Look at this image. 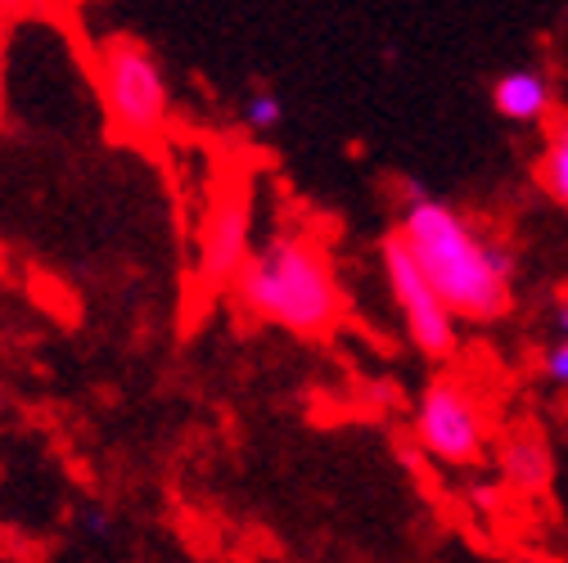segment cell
Returning <instances> with one entry per match:
<instances>
[{
  "mask_svg": "<svg viewBox=\"0 0 568 563\" xmlns=\"http://www.w3.org/2000/svg\"><path fill=\"white\" fill-rule=\"evenodd\" d=\"M397 235L460 320H501L515 307L510 248L478 231L452 203L410 194Z\"/></svg>",
  "mask_w": 568,
  "mask_h": 563,
  "instance_id": "obj_1",
  "label": "cell"
},
{
  "mask_svg": "<svg viewBox=\"0 0 568 563\" xmlns=\"http://www.w3.org/2000/svg\"><path fill=\"white\" fill-rule=\"evenodd\" d=\"M487 410L460 379H438L424 388L415 410V442L443 464H474L487 451Z\"/></svg>",
  "mask_w": 568,
  "mask_h": 563,
  "instance_id": "obj_5",
  "label": "cell"
},
{
  "mask_svg": "<svg viewBox=\"0 0 568 563\" xmlns=\"http://www.w3.org/2000/svg\"><path fill=\"white\" fill-rule=\"evenodd\" d=\"M231 289L248 316L303 338L329 334L343 316L334 262L325 244L303 231H275L271 239H262Z\"/></svg>",
  "mask_w": 568,
  "mask_h": 563,
  "instance_id": "obj_2",
  "label": "cell"
},
{
  "mask_svg": "<svg viewBox=\"0 0 568 563\" xmlns=\"http://www.w3.org/2000/svg\"><path fill=\"white\" fill-rule=\"evenodd\" d=\"M82 528H87L91 536H100V541H104V536L113 532V519H109V514L95 505V510H87V514H82Z\"/></svg>",
  "mask_w": 568,
  "mask_h": 563,
  "instance_id": "obj_12",
  "label": "cell"
},
{
  "mask_svg": "<svg viewBox=\"0 0 568 563\" xmlns=\"http://www.w3.org/2000/svg\"><path fill=\"white\" fill-rule=\"evenodd\" d=\"M95 78H100V100L118 135L126 140H159L172 117V95L163 63L154 59L150 45H140L131 37H109L95 59Z\"/></svg>",
  "mask_w": 568,
  "mask_h": 563,
  "instance_id": "obj_3",
  "label": "cell"
},
{
  "mask_svg": "<svg viewBox=\"0 0 568 563\" xmlns=\"http://www.w3.org/2000/svg\"><path fill=\"white\" fill-rule=\"evenodd\" d=\"M555 325H559V334H568V298H559V307H555Z\"/></svg>",
  "mask_w": 568,
  "mask_h": 563,
  "instance_id": "obj_13",
  "label": "cell"
},
{
  "mask_svg": "<svg viewBox=\"0 0 568 563\" xmlns=\"http://www.w3.org/2000/svg\"><path fill=\"white\" fill-rule=\"evenodd\" d=\"M19 10V0H0V19H6V14H14Z\"/></svg>",
  "mask_w": 568,
  "mask_h": 563,
  "instance_id": "obj_14",
  "label": "cell"
},
{
  "mask_svg": "<svg viewBox=\"0 0 568 563\" xmlns=\"http://www.w3.org/2000/svg\"><path fill=\"white\" fill-rule=\"evenodd\" d=\"M537 185L550 203L568 207V113H559L546 131V150L537 163Z\"/></svg>",
  "mask_w": 568,
  "mask_h": 563,
  "instance_id": "obj_9",
  "label": "cell"
},
{
  "mask_svg": "<svg viewBox=\"0 0 568 563\" xmlns=\"http://www.w3.org/2000/svg\"><path fill=\"white\" fill-rule=\"evenodd\" d=\"M501 473L510 487H524V491H537L550 482V447L537 429H515L506 442H501Z\"/></svg>",
  "mask_w": 568,
  "mask_h": 563,
  "instance_id": "obj_8",
  "label": "cell"
},
{
  "mask_svg": "<svg viewBox=\"0 0 568 563\" xmlns=\"http://www.w3.org/2000/svg\"><path fill=\"white\" fill-rule=\"evenodd\" d=\"M491 109L506 122H519V126L546 122L550 109H555L550 78L541 73V68H510V73H501L491 86Z\"/></svg>",
  "mask_w": 568,
  "mask_h": 563,
  "instance_id": "obj_7",
  "label": "cell"
},
{
  "mask_svg": "<svg viewBox=\"0 0 568 563\" xmlns=\"http://www.w3.org/2000/svg\"><path fill=\"white\" fill-rule=\"evenodd\" d=\"M379 257H384L388 294H393V303H397V311L406 320L410 342L424 351V357H438V361L452 357V351H456V320L460 316L447 307V298L438 294L434 279L424 275V266L415 262V253L406 248V239L402 235L384 239Z\"/></svg>",
  "mask_w": 568,
  "mask_h": 563,
  "instance_id": "obj_4",
  "label": "cell"
},
{
  "mask_svg": "<svg viewBox=\"0 0 568 563\" xmlns=\"http://www.w3.org/2000/svg\"><path fill=\"white\" fill-rule=\"evenodd\" d=\"M244 122H248V131H257V135L275 131V126L284 122V104H280V95H275V91H253V95L244 100Z\"/></svg>",
  "mask_w": 568,
  "mask_h": 563,
  "instance_id": "obj_10",
  "label": "cell"
},
{
  "mask_svg": "<svg viewBox=\"0 0 568 563\" xmlns=\"http://www.w3.org/2000/svg\"><path fill=\"white\" fill-rule=\"evenodd\" d=\"M248 253H253V203L244 190L231 185L207 203V213L199 222L194 262L207 285H235Z\"/></svg>",
  "mask_w": 568,
  "mask_h": 563,
  "instance_id": "obj_6",
  "label": "cell"
},
{
  "mask_svg": "<svg viewBox=\"0 0 568 563\" xmlns=\"http://www.w3.org/2000/svg\"><path fill=\"white\" fill-rule=\"evenodd\" d=\"M541 375H546L555 388H568V334L541 357Z\"/></svg>",
  "mask_w": 568,
  "mask_h": 563,
  "instance_id": "obj_11",
  "label": "cell"
}]
</instances>
